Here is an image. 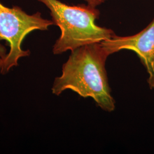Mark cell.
I'll use <instances>...</instances> for the list:
<instances>
[{
	"mask_svg": "<svg viewBox=\"0 0 154 154\" xmlns=\"http://www.w3.org/2000/svg\"><path fill=\"white\" fill-rule=\"evenodd\" d=\"M88 2V4L89 5L92 6L96 8L97 6L103 3L106 0H85Z\"/></svg>",
	"mask_w": 154,
	"mask_h": 154,
	"instance_id": "8992f818",
	"label": "cell"
},
{
	"mask_svg": "<svg viewBox=\"0 0 154 154\" xmlns=\"http://www.w3.org/2000/svg\"><path fill=\"white\" fill-rule=\"evenodd\" d=\"M6 54V49L5 47L0 44V70L4 64V60L5 59Z\"/></svg>",
	"mask_w": 154,
	"mask_h": 154,
	"instance_id": "5b68a950",
	"label": "cell"
},
{
	"mask_svg": "<svg viewBox=\"0 0 154 154\" xmlns=\"http://www.w3.org/2000/svg\"><path fill=\"white\" fill-rule=\"evenodd\" d=\"M109 55L100 43L72 50L62 66V75L54 80L52 93L60 95L66 90H72L83 98H93L102 110L113 111L116 101L111 94L105 67Z\"/></svg>",
	"mask_w": 154,
	"mask_h": 154,
	"instance_id": "6da1fadb",
	"label": "cell"
},
{
	"mask_svg": "<svg viewBox=\"0 0 154 154\" xmlns=\"http://www.w3.org/2000/svg\"><path fill=\"white\" fill-rule=\"evenodd\" d=\"M37 1L49 9L54 24L61 29V35L53 46L54 54L72 51L86 45L100 43L116 35L110 29L95 23L100 12L92 6L68 5L59 0Z\"/></svg>",
	"mask_w": 154,
	"mask_h": 154,
	"instance_id": "7a4b0ae2",
	"label": "cell"
},
{
	"mask_svg": "<svg viewBox=\"0 0 154 154\" xmlns=\"http://www.w3.org/2000/svg\"><path fill=\"white\" fill-rule=\"evenodd\" d=\"M100 43L109 55L123 49L136 53L149 74V88H154V18L146 28L135 35H115Z\"/></svg>",
	"mask_w": 154,
	"mask_h": 154,
	"instance_id": "277c9868",
	"label": "cell"
},
{
	"mask_svg": "<svg viewBox=\"0 0 154 154\" xmlns=\"http://www.w3.org/2000/svg\"><path fill=\"white\" fill-rule=\"evenodd\" d=\"M52 25L53 21L42 18L39 12L29 15L18 6L9 8L0 2V41L5 40L10 46L1 74H5L12 67L18 66L20 58L30 55L29 50L21 49L27 35L35 30H46Z\"/></svg>",
	"mask_w": 154,
	"mask_h": 154,
	"instance_id": "3957f363",
	"label": "cell"
}]
</instances>
